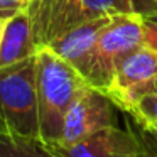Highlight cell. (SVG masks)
Returning a JSON list of instances; mask_svg holds the SVG:
<instances>
[{
    "label": "cell",
    "mask_w": 157,
    "mask_h": 157,
    "mask_svg": "<svg viewBox=\"0 0 157 157\" xmlns=\"http://www.w3.org/2000/svg\"><path fill=\"white\" fill-rule=\"evenodd\" d=\"M36 58L41 142L51 145L61 140L66 113L78 95L90 85L51 48H41Z\"/></svg>",
    "instance_id": "1"
},
{
    "label": "cell",
    "mask_w": 157,
    "mask_h": 157,
    "mask_svg": "<svg viewBox=\"0 0 157 157\" xmlns=\"http://www.w3.org/2000/svg\"><path fill=\"white\" fill-rule=\"evenodd\" d=\"M25 10L37 49L48 48L88 21L130 12L122 0H31Z\"/></svg>",
    "instance_id": "2"
},
{
    "label": "cell",
    "mask_w": 157,
    "mask_h": 157,
    "mask_svg": "<svg viewBox=\"0 0 157 157\" xmlns=\"http://www.w3.org/2000/svg\"><path fill=\"white\" fill-rule=\"evenodd\" d=\"M0 122L14 133L41 140L36 56L0 68Z\"/></svg>",
    "instance_id": "3"
},
{
    "label": "cell",
    "mask_w": 157,
    "mask_h": 157,
    "mask_svg": "<svg viewBox=\"0 0 157 157\" xmlns=\"http://www.w3.org/2000/svg\"><path fill=\"white\" fill-rule=\"evenodd\" d=\"M140 46H144L142 14H115L100 32L81 69V76L90 86L106 95L117 66Z\"/></svg>",
    "instance_id": "4"
},
{
    "label": "cell",
    "mask_w": 157,
    "mask_h": 157,
    "mask_svg": "<svg viewBox=\"0 0 157 157\" xmlns=\"http://www.w3.org/2000/svg\"><path fill=\"white\" fill-rule=\"evenodd\" d=\"M115 103L103 91L88 86L78 95L68 110L58 144L71 145L108 127H117Z\"/></svg>",
    "instance_id": "5"
},
{
    "label": "cell",
    "mask_w": 157,
    "mask_h": 157,
    "mask_svg": "<svg viewBox=\"0 0 157 157\" xmlns=\"http://www.w3.org/2000/svg\"><path fill=\"white\" fill-rule=\"evenodd\" d=\"M46 147L54 157H142L145 150L142 139L118 125L103 128L71 145L51 144Z\"/></svg>",
    "instance_id": "6"
},
{
    "label": "cell",
    "mask_w": 157,
    "mask_h": 157,
    "mask_svg": "<svg viewBox=\"0 0 157 157\" xmlns=\"http://www.w3.org/2000/svg\"><path fill=\"white\" fill-rule=\"evenodd\" d=\"M157 75V52L152 49L140 46L122 59L117 66L115 76L112 79L106 95L113 100L117 106H122L127 95L140 83L150 79Z\"/></svg>",
    "instance_id": "7"
},
{
    "label": "cell",
    "mask_w": 157,
    "mask_h": 157,
    "mask_svg": "<svg viewBox=\"0 0 157 157\" xmlns=\"http://www.w3.org/2000/svg\"><path fill=\"white\" fill-rule=\"evenodd\" d=\"M113 15H103V17L85 22V24H81L79 27L73 29L71 32L64 34L63 37L56 39V41L52 42V44H49L48 48H51L56 54L61 56L64 61H68L69 64L81 75V69L85 68V63L90 56V51H91V48L95 46L100 32H101L103 29H105V25L112 21Z\"/></svg>",
    "instance_id": "8"
},
{
    "label": "cell",
    "mask_w": 157,
    "mask_h": 157,
    "mask_svg": "<svg viewBox=\"0 0 157 157\" xmlns=\"http://www.w3.org/2000/svg\"><path fill=\"white\" fill-rule=\"evenodd\" d=\"M27 10H21L5 21L0 41V68L15 64L37 54Z\"/></svg>",
    "instance_id": "9"
},
{
    "label": "cell",
    "mask_w": 157,
    "mask_h": 157,
    "mask_svg": "<svg viewBox=\"0 0 157 157\" xmlns=\"http://www.w3.org/2000/svg\"><path fill=\"white\" fill-rule=\"evenodd\" d=\"M0 157H54L39 139L22 137L0 123Z\"/></svg>",
    "instance_id": "10"
},
{
    "label": "cell",
    "mask_w": 157,
    "mask_h": 157,
    "mask_svg": "<svg viewBox=\"0 0 157 157\" xmlns=\"http://www.w3.org/2000/svg\"><path fill=\"white\" fill-rule=\"evenodd\" d=\"M125 112L130 113L140 127H152L154 123H157V93H145L137 96L125 108Z\"/></svg>",
    "instance_id": "11"
},
{
    "label": "cell",
    "mask_w": 157,
    "mask_h": 157,
    "mask_svg": "<svg viewBox=\"0 0 157 157\" xmlns=\"http://www.w3.org/2000/svg\"><path fill=\"white\" fill-rule=\"evenodd\" d=\"M145 93H157V75H155V76H152L150 79H147V81L140 83L139 86H135V88H133L132 91H130L128 95H127L125 101L122 103V106H120V108H122V110H125L127 106H128L130 103H132L133 100L137 98V96L145 95Z\"/></svg>",
    "instance_id": "12"
},
{
    "label": "cell",
    "mask_w": 157,
    "mask_h": 157,
    "mask_svg": "<svg viewBox=\"0 0 157 157\" xmlns=\"http://www.w3.org/2000/svg\"><path fill=\"white\" fill-rule=\"evenodd\" d=\"M31 0H0V17L2 19H10L17 12L25 10Z\"/></svg>",
    "instance_id": "13"
},
{
    "label": "cell",
    "mask_w": 157,
    "mask_h": 157,
    "mask_svg": "<svg viewBox=\"0 0 157 157\" xmlns=\"http://www.w3.org/2000/svg\"><path fill=\"white\" fill-rule=\"evenodd\" d=\"M142 36L144 46L157 52V22L142 17Z\"/></svg>",
    "instance_id": "14"
},
{
    "label": "cell",
    "mask_w": 157,
    "mask_h": 157,
    "mask_svg": "<svg viewBox=\"0 0 157 157\" xmlns=\"http://www.w3.org/2000/svg\"><path fill=\"white\" fill-rule=\"evenodd\" d=\"M122 2L133 14H145V12L155 9V4H154L152 0H122Z\"/></svg>",
    "instance_id": "15"
},
{
    "label": "cell",
    "mask_w": 157,
    "mask_h": 157,
    "mask_svg": "<svg viewBox=\"0 0 157 157\" xmlns=\"http://www.w3.org/2000/svg\"><path fill=\"white\" fill-rule=\"evenodd\" d=\"M140 139H142L145 149L149 150L154 157H157V132L149 130V128H142V135H140Z\"/></svg>",
    "instance_id": "16"
},
{
    "label": "cell",
    "mask_w": 157,
    "mask_h": 157,
    "mask_svg": "<svg viewBox=\"0 0 157 157\" xmlns=\"http://www.w3.org/2000/svg\"><path fill=\"white\" fill-rule=\"evenodd\" d=\"M142 17H144V19H149V21L157 22V9H152V10H149V12H145V14H142Z\"/></svg>",
    "instance_id": "17"
},
{
    "label": "cell",
    "mask_w": 157,
    "mask_h": 157,
    "mask_svg": "<svg viewBox=\"0 0 157 157\" xmlns=\"http://www.w3.org/2000/svg\"><path fill=\"white\" fill-rule=\"evenodd\" d=\"M4 27H5V19L0 17V41H2V34H4Z\"/></svg>",
    "instance_id": "18"
},
{
    "label": "cell",
    "mask_w": 157,
    "mask_h": 157,
    "mask_svg": "<svg viewBox=\"0 0 157 157\" xmlns=\"http://www.w3.org/2000/svg\"><path fill=\"white\" fill-rule=\"evenodd\" d=\"M144 147H145V145H144ZM142 157H154V155H152V154H150L149 150L145 149V150H144V154H142Z\"/></svg>",
    "instance_id": "19"
},
{
    "label": "cell",
    "mask_w": 157,
    "mask_h": 157,
    "mask_svg": "<svg viewBox=\"0 0 157 157\" xmlns=\"http://www.w3.org/2000/svg\"><path fill=\"white\" fill-rule=\"evenodd\" d=\"M142 128H144V127H142ZM149 130H154V132H157V123H154L152 127H149Z\"/></svg>",
    "instance_id": "20"
},
{
    "label": "cell",
    "mask_w": 157,
    "mask_h": 157,
    "mask_svg": "<svg viewBox=\"0 0 157 157\" xmlns=\"http://www.w3.org/2000/svg\"><path fill=\"white\" fill-rule=\"evenodd\" d=\"M152 2H154V4H155V9H157V0H152Z\"/></svg>",
    "instance_id": "21"
},
{
    "label": "cell",
    "mask_w": 157,
    "mask_h": 157,
    "mask_svg": "<svg viewBox=\"0 0 157 157\" xmlns=\"http://www.w3.org/2000/svg\"><path fill=\"white\" fill-rule=\"evenodd\" d=\"M0 123H2V122H0Z\"/></svg>",
    "instance_id": "22"
}]
</instances>
